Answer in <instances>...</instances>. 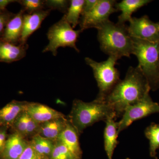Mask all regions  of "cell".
I'll list each match as a JSON object with an SVG mask.
<instances>
[{
    "label": "cell",
    "mask_w": 159,
    "mask_h": 159,
    "mask_svg": "<svg viewBox=\"0 0 159 159\" xmlns=\"http://www.w3.org/2000/svg\"><path fill=\"white\" fill-rule=\"evenodd\" d=\"M29 142L39 159H50L55 142L37 134Z\"/></svg>",
    "instance_id": "obj_20"
},
{
    "label": "cell",
    "mask_w": 159,
    "mask_h": 159,
    "mask_svg": "<svg viewBox=\"0 0 159 159\" xmlns=\"http://www.w3.org/2000/svg\"><path fill=\"white\" fill-rule=\"evenodd\" d=\"M51 11L49 9H43L32 14L25 13L20 43H27L28 39L40 28L43 21L48 16Z\"/></svg>",
    "instance_id": "obj_11"
},
{
    "label": "cell",
    "mask_w": 159,
    "mask_h": 159,
    "mask_svg": "<svg viewBox=\"0 0 159 159\" xmlns=\"http://www.w3.org/2000/svg\"><path fill=\"white\" fill-rule=\"evenodd\" d=\"M99 0H85L84 5L82 16L85 15L90 12L97 5Z\"/></svg>",
    "instance_id": "obj_30"
},
{
    "label": "cell",
    "mask_w": 159,
    "mask_h": 159,
    "mask_svg": "<svg viewBox=\"0 0 159 159\" xmlns=\"http://www.w3.org/2000/svg\"><path fill=\"white\" fill-rule=\"evenodd\" d=\"M150 86L138 66L129 68L125 78L121 80L104 101L113 110L116 119L122 117L128 107L149 95Z\"/></svg>",
    "instance_id": "obj_1"
},
{
    "label": "cell",
    "mask_w": 159,
    "mask_h": 159,
    "mask_svg": "<svg viewBox=\"0 0 159 159\" xmlns=\"http://www.w3.org/2000/svg\"><path fill=\"white\" fill-rule=\"evenodd\" d=\"M18 159H39L37 154L32 148L30 143H29L27 148L22 154Z\"/></svg>",
    "instance_id": "obj_29"
},
{
    "label": "cell",
    "mask_w": 159,
    "mask_h": 159,
    "mask_svg": "<svg viewBox=\"0 0 159 159\" xmlns=\"http://www.w3.org/2000/svg\"><path fill=\"white\" fill-rule=\"evenodd\" d=\"M17 2L22 6L23 9L28 14L44 9L45 7V1L43 0H21Z\"/></svg>",
    "instance_id": "obj_24"
},
{
    "label": "cell",
    "mask_w": 159,
    "mask_h": 159,
    "mask_svg": "<svg viewBox=\"0 0 159 159\" xmlns=\"http://www.w3.org/2000/svg\"><path fill=\"white\" fill-rule=\"evenodd\" d=\"M17 2V1L12 0H0V11H6V8L10 3Z\"/></svg>",
    "instance_id": "obj_32"
},
{
    "label": "cell",
    "mask_w": 159,
    "mask_h": 159,
    "mask_svg": "<svg viewBox=\"0 0 159 159\" xmlns=\"http://www.w3.org/2000/svg\"><path fill=\"white\" fill-rule=\"evenodd\" d=\"M27 141L16 133L11 134L6 139L2 150L0 152V159H18L29 145Z\"/></svg>",
    "instance_id": "obj_12"
},
{
    "label": "cell",
    "mask_w": 159,
    "mask_h": 159,
    "mask_svg": "<svg viewBox=\"0 0 159 159\" xmlns=\"http://www.w3.org/2000/svg\"><path fill=\"white\" fill-rule=\"evenodd\" d=\"M81 32L82 31L80 30H74L67 21L64 14L61 20L49 28L47 33L49 43L42 52H51L54 56H56L57 49L59 48L69 47L79 52L76 43Z\"/></svg>",
    "instance_id": "obj_6"
},
{
    "label": "cell",
    "mask_w": 159,
    "mask_h": 159,
    "mask_svg": "<svg viewBox=\"0 0 159 159\" xmlns=\"http://www.w3.org/2000/svg\"><path fill=\"white\" fill-rule=\"evenodd\" d=\"M14 15L6 10L0 13V37L3 35L7 23Z\"/></svg>",
    "instance_id": "obj_28"
},
{
    "label": "cell",
    "mask_w": 159,
    "mask_h": 159,
    "mask_svg": "<svg viewBox=\"0 0 159 159\" xmlns=\"http://www.w3.org/2000/svg\"><path fill=\"white\" fill-rule=\"evenodd\" d=\"M132 39L133 54L139 61L137 66L147 80L151 90H157L159 89V42L135 38Z\"/></svg>",
    "instance_id": "obj_4"
},
{
    "label": "cell",
    "mask_w": 159,
    "mask_h": 159,
    "mask_svg": "<svg viewBox=\"0 0 159 159\" xmlns=\"http://www.w3.org/2000/svg\"><path fill=\"white\" fill-rule=\"evenodd\" d=\"M97 29L100 49L105 54L118 59L133 54V41L127 26L109 20Z\"/></svg>",
    "instance_id": "obj_2"
},
{
    "label": "cell",
    "mask_w": 159,
    "mask_h": 159,
    "mask_svg": "<svg viewBox=\"0 0 159 159\" xmlns=\"http://www.w3.org/2000/svg\"><path fill=\"white\" fill-rule=\"evenodd\" d=\"M145 137L149 141L150 156L157 159V151L159 149V124L152 123L145 131Z\"/></svg>",
    "instance_id": "obj_22"
},
{
    "label": "cell",
    "mask_w": 159,
    "mask_h": 159,
    "mask_svg": "<svg viewBox=\"0 0 159 159\" xmlns=\"http://www.w3.org/2000/svg\"><path fill=\"white\" fill-rule=\"evenodd\" d=\"M6 126H3L0 129V152L2 150L6 141Z\"/></svg>",
    "instance_id": "obj_31"
},
{
    "label": "cell",
    "mask_w": 159,
    "mask_h": 159,
    "mask_svg": "<svg viewBox=\"0 0 159 159\" xmlns=\"http://www.w3.org/2000/svg\"><path fill=\"white\" fill-rule=\"evenodd\" d=\"M111 116L116 118L113 110L105 101L96 99L92 102H84L76 99L73 102L68 119L80 135L89 126L99 121L105 122Z\"/></svg>",
    "instance_id": "obj_3"
},
{
    "label": "cell",
    "mask_w": 159,
    "mask_h": 159,
    "mask_svg": "<svg viewBox=\"0 0 159 159\" xmlns=\"http://www.w3.org/2000/svg\"><path fill=\"white\" fill-rule=\"evenodd\" d=\"M25 11L21 9L17 14H15L7 23L1 38L15 45L20 44L22 32L23 17Z\"/></svg>",
    "instance_id": "obj_14"
},
{
    "label": "cell",
    "mask_w": 159,
    "mask_h": 159,
    "mask_svg": "<svg viewBox=\"0 0 159 159\" xmlns=\"http://www.w3.org/2000/svg\"><path fill=\"white\" fill-rule=\"evenodd\" d=\"M68 121L65 117L42 123L40 124L38 134L55 142L65 128Z\"/></svg>",
    "instance_id": "obj_17"
},
{
    "label": "cell",
    "mask_w": 159,
    "mask_h": 159,
    "mask_svg": "<svg viewBox=\"0 0 159 159\" xmlns=\"http://www.w3.org/2000/svg\"><path fill=\"white\" fill-rule=\"evenodd\" d=\"M50 159H77L62 142L57 140L54 142Z\"/></svg>",
    "instance_id": "obj_23"
},
{
    "label": "cell",
    "mask_w": 159,
    "mask_h": 159,
    "mask_svg": "<svg viewBox=\"0 0 159 159\" xmlns=\"http://www.w3.org/2000/svg\"><path fill=\"white\" fill-rule=\"evenodd\" d=\"M39 126V123H38L27 114L26 138L28 137L32 138L35 135L38 134Z\"/></svg>",
    "instance_id": "obj_27"
},
{
    "label": "cell",
    "mask_w": 159,
    "mask_h": 159,
    "mask_svg": "<svg viewBox=\"0 0 159 159\" xmlns=\"http://www.w3.org/2000/svg\"><path fill=\"white\" fill-rule=\"evenodd\" d=\"M150 0H123L120 2H117L115 7L121 14L118 16V24L125 25L126 22L131 19L134 12L143 6L151 2Z\"/></svg>",
    "instance_id": "obj_18"
},
{
    "label": "cell",
    "mask_w": 159,
    "mask_h": 159,
    "mask_svg": "<svg viewBox=\"0 0 159 159\" xmlns=\"http://www.w3.org/2000/svg\"><path fill=\"white\" fill-rule=\"evenodd\" d=\"M27 116L25 111H23L19 115L11 125L14 129L15 133L19 134L25 139L26 138Z\"/></svg>",
    "instance_id": "obj_25"
},
{
    "label": "cell",
    "mask_w": 159,
    "mask_h": 159,
    "mask_svg": "<svg viewBox=\"0 0 159 159\" xmlns=\"http://www.w3.org/2000/svg\"><path fill=\"white\" fill-rule=\"evenodd\" d=\"M2 12V11H0V13H1V12Z\"/></svg>",
    "instance_id": "obj_34"
},
{
    "label": "cell",
    "mask_w": 159,
    "mask_h": 159,
    "mask_svg": "<svg viewBox=\"0 0 159 159\" xmlns=\"http://www.w3.org/2000/svg\"><path fill=\"white\" fill-rule=\"evenodd\" d=\"M84 0H71L66 13L65 14L66 19L73 29L79 24L80 16L82 14Z\"/></svg>",
    "instance_id": "obj_21"
},
{
    "label": "cell",
    "mask_w": 159,
    "mask_h": 159,
    "mask_svg": "<svg viewBox=\"0 0 159 159\" xmlns=\"http://www.w3.org/2000/svg\"><path fill=\"white\" fill-rule=\"evenodd\" d=\"M159 113V103L153 101L148 95L140 102L126 109L119 122V134L134 121L154 113Z\"/></svg>",
    "instance_id": "obj_8"
},
{
    "label": "cell",
    "mask_w": 159,
    "mask_h": 159,
    "mask_svg": "<svg viewBox=\"0 0 159 159\" xmlns=\"http://www.w3.org/2000/svg\"><path fill=\"white\" fill-rule=\"evenodd\" d=\"M127 159H129V158H127Z\"/></svg>",
    "instance_id": "obj_35"
},
{
    "label": "cell",
    "mask_w": 159,
    "mask_h": 159,
    "mask_svg": "<svg viewBox=\"0 0 159 159\" xmlns=\"http://www.w3.org/2000/svg\"><path fill=\"white\" fill-rule=\"evenodd\" d=\"M157 24H158V25H159V22L157 23Z\"/></svg>",
    "instance_id": "obj_33"
},
{
    "label": "cell",
    "mask_w": 159,
    "mask_h": 159,
    "mask_svg": "<svg viewBox=\"0 0 159 159\" xmlns=\"http://www.w3.org/2000/svg\"><path fill=\"white\" fill-rule=\"evenodd\" d=\"M114 116L109 117L105 121L106 125L104 128V149L108 159H112L114 151L118 145V129L119 122H116Z\"/></svg>",
    "instance_id": "obj_15"
},
{
    "label": "cell",
    "mask_w": 159,
    "mask_h": 159,
    "mask_svg": "<svg viewBox=\"0 0 159 159\" xmlns=\"http://www.w3.org/2000/svg\"><path fill=\"white\" fill-rule=\"evenodd\" d=\"M70 1L66 0H46L45 6L50 10L56 9L66 14L70 6Z\"/></svg>",
    "instance_id": "obj_26"
},
{
    "label": "cell",
    "mask_w": 159,
    "mask_h": 159,
    "mask_svg": "<svg viewBox=\"0 0 159 159\" xmlns=\"http://www.w3.org/2000/svg\"><path fill=\"white\" fill-rule=\"evenodd\" d=\"M127 26L130 37L132 38L159 42V25L151 20L147 16L140 18L133 17Z\"/></svg>",
    "instance_id": "obj_9"
},
{
    "label": "cell",
    "mask_w": 159,
    "mask_h": 159,
    "mask_svg": "<svg viewBox=\"0 0 159 159\" xmlns=\"http://www.w3.org/2000/svg\"><path fill=\"white\" fill-rule=\"evenodd\" d=\"M25 111L39 124L53 119L65 117L62 113L48 106L34 102H27Z\"/></svg>",
    "instance_id": "obj_10"
},
{
    "label": "cell",
    "mask_w": 159,
    "mask_h": 159,
    "mask_svg": "<svg viewBox=\"0 0 159 159\" xmlns=\"http://www.w3.org/2000/svg\"><path fill=\"white\" fill-rule=\"evenodd\" d=\"M117 2L115 0H99L90 12L80 17V30L82 32L91 28L97 29L109 20L111 14L119 11L115 7Z\"/></svg>",
    "instance_id": "obj_7"
},
{
    "label": "cell",
    "mask_w": 159,
    "mask_h": 159,
    "mask_svg": "<svg viewBox=\"0 0 159 159\" xmlns=\"http://www.w3.org/2000/svg\"><path fill=\"white\" fill-rule=\"evenodd\" d=\"M27 102L14 100L0 109V125L11 126L19 115L25 109Z\"/></svg>",
    "instance_id": "obj_19"
},
{
    "label": "cell",
    "mask_w": 159,
    "mask_h": 159,
    "mask_svg": "<svg viewBox=\"0 0 159 159\" xmlns=\"http://www.w3.org/2000/svg\"><path fill=\"white\" fill-rule=\"evenodd\" d=\"M29 48L28 44L15 45L0 37V62L11 63L25 57Z\"/></svg>",
    "instance_id": "obj_13"
},
{
    "label": "cell",
    "mask_w": 159,
    "mask_h": 159,
    "mask_svg": "<svg viewBox=\"0 0 159 159\" xmlns=\"http://www.w3.org/2000/svg\"><path fill=\"white\" fill-rule=\"evenodd\" d=\"M84 60L86 63L93 70L99 88L96 99L104 101L121 80L119 71L115 67L119 59L114 56H109L107 60L101 62H97L89 57H86Z\"/></svg>",
    "instance_id": "obj_5"
},
{
    "label": "cell",
    "mask_w": 159,
    "mask_h": 159,
    "mask_svg": "<svg viewBox=\"0 0 159 159\" xmlns=\"http://www.w3.org/2000/svg\"><path fill=\"white\" fill-rule=\"evenodd\" d=\"M79 135L76 129L68 121L65 128L57 140L62 142L77 159H81L82 155L80 145Z\"/></svg>",
    "instance_id": "obj_16"
}]
</instances>
